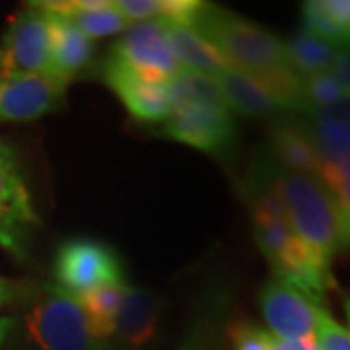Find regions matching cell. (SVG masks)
<instances>
[{"label": "cell", "instance_id": "1", "mask_svg": "<svg viewBox=\"0 0 350 350\" xmlns=\"http://www.w3.org/2000/svg\"><path fill=\"white\" fill-rule=\"evenodd\" d=\"M187 25L199 33L226 66L261 82L284 113L304 109L301 78L290 68L284 41L275 33L206 2H199Z\"/></svg>", "mask_w": 350, "mask_h": 350}, {"label": "cell", "instance_id": "2", "mask_svg": "<svg viewBox=\"0 0 350 350\" xmlns=\"http://www.w3.org/2000/svg\"><path fill=\"white\" fill-rule=\"evenodd\" d=\"M250 177L259 179L275 191L280 199L290 228L310 250L331 265L340 247L337 200L325 183L313 175L290 172L276 162L269 152H262L251 165Z\"/></svg>", "mask_w": 350, "mask_h": 350}, {"label": "cell", "instance_id": "3", "mask_svg": "<svg viewBox=\"0 0 350 350\" xmlns=\"http://www.w3.org/2000/svg\"><path fill=\"white\" fill-rule=\"evenodd\" d=\"M24 310L14 329L27 350H90L94 338L80 300L55 282L22 288Z\"/></svg>", "mask_w": 350, "mask_h": 350}, {"label": "cell", "instance_id": "4", "mask_svg": "<svg viewBox=\"0 0 350 350\" xmlns=\"http://www.w3.org/2000/svg\"><path fill=\"white\" fill-rule=\"evenodd\" d=\"M255 243L273 267L275 278L288 282L321 304L331 278V265L321 261L288 222L271 218H253Z\"/></svg>", "mask_w": 350, "mask_h": 350}, {"label": "cell", "instance_id": "5", "mask_svg": "<svg viewBox=\"0 0 350 350\" xmlns=\"http://www.w3.org/2000/svg\"><path fill=\"white\" fill-rule=\"evenodd\" d=\"M55 284L78 300L103 286L125 284V271L119 253L98 239H68L57 250Z\"/></svg>", "mask_w": 350, "mask_h": 350}, {"label": "cell", "instance_id": "6", "mask_svg": "<svg viewBox=\"0 0 350 350\" xmlns=\"http://www.w3.org/2000/svg\"><path fill=\"white\" fill-rule=\"evenodd\" d=\"M51 66L49 16L36 2L14 16L0 39V78L47 75Z\"/></svg>", "mask_w": 350, "mask_h": 350}, {"label": "cell", "instance_id": "7", "mask_svg": "<svg viewBox=\"0 0 350 350\" xmlns=\"http://www.w3.org/2000/svg\"><path fill=\"white\" fill-rule=\"evenodd\" d=\"M39 218L16 156L0 140V247L16 259H25V250Z\"/></svg>", "mask_w": 350, "mask_h": 350}, {"label": "cell", "instance_id": "8", "mask_svg": "<svg viewBox=\"0 0 350 350\" xmlns=\"http://www.w3.org/2000/svg\"><path fill=\"white\" fill-rule=\"evenodd\" d=\"M111 57L156 82H170L181 72V66L170 47L162 18L131 25L115 43Z\"/></svg>", "mask_w": 350, "mask_h": 350}, {"label": "cell", "instance_id": "9", "mask_svg": "<svg viewBox=\"0 0 350 350\" xmlns=\"http://www.w3.org/2000/svg\"><path fill=\"white\" fill-rule=\"evenodd\" d=\"M232 111L214 105H177L163 121V137L211 154H222L236 140Z\"/></svg>", "mask_w": 350, "mask_h": 350}, {"label": "cell", "instance_id": "10", "mask_svg": "<svg viewBox=\"0 0 350 350\" xmlns=\"http://www.w3.org/2000/svg\"><path fill=\"white\" fill-rule=\"evenodd\" d=\"M259 306L271 335L280 340H312L315 338L321 306L296 286L271 280L259 296Z\"/></svg>", "mask_w": 350, "mask_h": 350}, {"label": "cell", "instance_id": "11", "mask_svg": "<svg viewBox=\"0 0 350 350\" xmlns=\"http://www.w3.org/2000/svg\"><path fill=\"white\" fill-rule=\"evenodd\" d=\"M66 86L47 75L0 78V123L36 121L63 105Z\"/></svg>", "mask_w": 350, "mask_h": 350}, {"label": "cell", "instance_id": "12", "mask_svg": "<svg viewBox=\"0 0 350 350\" xmlns=\"http://www.w3.org/2000/svg\"><path fill=\"white\" fill-rule=\"evenodd\" d=\"M103 80L137 121L163 123L174 111L167 82L144 78L111 55L103 64Z\"/></svg>", "mask_w": 350, "mask_h": 350}, {"label": "cell", "instance_id": "13", "mask_svg": "<svg viewBox=\"0 0 350 350\" xmlns=\"http://www.w3.org/2000/svg\"><path fill=\"white\" fill-rule=\"evenodd\" d=\"M304 135L310 138L323 165L350 156V98L333 107H308L292 113Z\"/></svg>", "mask_w": 350, "mask_h": 350}, {"label": "cell", "instance_id": "14", "mask_svg": "<svg viewBox=\"0 0 350 350\" xmlns=\"http://www.w3.org/2000/svg\"><path fill=\"white\" fill-rule=\"evenodd\" d=\"M160 327V300L146 288H123V300L113 323V335L126 349H142Z\"/></svg>", "mask_w": 350, "mask_h": 350}, {"label": "cell", "instance_id": "15", "mask_svg": "<svg viewBox=\"0 0 350 350\" xmlns=\"http://www.w3.org/2000/svg\"><path fill=\"white\" fill-rule=\"evenodd\" d=\"M43 10V8H41ZM51 25L49 76L68 86L76 76L84 72L94 57V39L82 33L75 24L57 14L47 12Z\"/></svg>", "mask_w": 350, "mask_h": 350}, {"label": "cell", "instance_id": "16", "mask_svg": "<svg viewBox=\"0 0 350 350\" xmlns=\"http://www.w3.org/2000/svg\"><path fill=\"white\" fill-rule=\"evenodd\" d=\"M36 4L45 12L57 14L68 20L90 39L117 36L133 25L113 6V2L76 0V2H36Z\"/></svg>", "mask_w": 350, "mask_h": 350}, {"label": "cell", "instance_id": "17", "mask_svg": "<svg viewBox=\"0 0 350 350\" xmlns=\"http://www.w3.org/2000/svg\"><path fill=\"white\" fill-rule=\"evenodd\" d=\"M214 80L232 113H239L251 119H271L278 113H284L278 101L253 76L226 66Z\"/></svg>", "mask_w": 350, "mask_h": 350}, {"label": "cell", "instance_id": "18", "mask_svg": "<svg viewBox=\"0 0 350 350\" xmlns=\"http://www.w3.org/2000/svg\"><path fill=\"white\" fill-rule=\"evenodd\" d=\"M269 154L290 172L319 177L323 167V162L317 156L310 138L304 135V131L294 121L292 115L280 119L271 129Z\"/></svg>", "mask_w": 350, "mask_h": 350}, {"label": "cell", "instance_id": "19", "mask_svg": "<svg viewBox=\"0 0 350 350\" xmlns=\"http://www.w3.org/2000/svg\"><path fill=\"white\" fill-rule=\"evenodd\" d=\"M162 22L167 33L170 47L174 51L181 70L197 72L208 78H216L224 70V61L202 41L197 31H193L189 25L167 20V18H162Z\"/></svg>", "mask_w": 350, "mask_h": 350}, {"label": "cell", "instance_id": "20", "mask_svg": "<svg viewBox=\"0 0 350 350\" xmlns=\"http://www.w3.org/2000/svg\"><path fill=\"white\" fill-rule=\"evenodd\" d=\"M301 16L306 31L338 51L350 47V0H310Z\"/></svg>", "mask_w": 350, "mask_h": 350}, {"label": "cell", "instance_id": "21", "mask_svg": "<svg viewBox=\"0 0 350 350\" xmlns=\"http://www.w3.org/2000/svg\"><path fill=\"white\" fill-rule=\"evenodd\" d=\"M286 61L290 68L304 78L331 72L337 63L338 49L325 43L323 39L315 38L313 33L301 29L300 33H294L284 41Z\"/></svg>", "mask_w": 350, "mask_h": 350}, {"label": "cell", "instance_id": "22", "mask_svg": "<svg viewBox=\"0 0 350 350\" xmlns=\"http://www.w3.org/2000/svg\"><path fill=\"white\" fill-rule=\"evenodd\" d=\"M224 313V294L218 292L213 296H206L199 304L193 323L175 350H222Z\"/></svg>", "mask_w": 350, "mask_h": 350}, {"label": "cell", "instance_id": "23", "mask_svg": "<svg viewBox=\"0 0 350 350\" xmlns=\"http://www.w3.org/2000/svg\"><path fill=\"white\" fill-rule=\"evenodd\" d=\"M123 288L125 284L103 286L80 298L96 340H107L113 335V323L123 300Z\"/></svg>", "mask_w": 350, "mask_h": 350}, {"label": "cell", "instance_id": "24", "mask_svg": "<svg viewBox=\"0 0 350 350\" xmlns=\"http://www.w3.org/2000/svg\"><path fill=\"white\" fill-rule=\"evenodd\" d=\"M167 86H170L174 107L193 103V105H214V107L228 109L224 98L220 94V88L214 78L181 70L174 80L167 82Z\"/></svg>", "mask_w": 350, "mask_h": 350}, {"label": "cell", "instance_id": "25", "mask_svg": "<svg viewBox=\"0 0 350 350\" xmlns=\"http://www.w3.org/2000/svg\"><path fill=\"white\" fill-rule=\"evenodd\" d=\"M304 90V109L308 107H333L345 100H349V92L342 88L333 72H321V75L310 76L301 80ZM301 109V111H304Z\"/></svg>", "mask_w": 350, "mask_h": 350}, {"label": "cell", "instance_id": "26", "mask_svg": "<svg viewBox=\"0 0 350 350\" xmlns=\"http://www.w3.org/2000/svg\"><path fill=\"white\" fill-rule=\"evenodd\" d=\"M319 179L325 183L338 208H350V156L337 163H329L321 167Z\"/></svg>", "mask_w": 350, "mask_h": 350}, {"label": "cell", "instance_id": "27", "mask_svg": "<svg viewBox=\"0 0 350 350\" xmlns=\"http://www.w3.org/2000/svg\"><path fill=\"white\" fill-rule=\"evenodd\" d=\"M228 335L232 340V350H273L276 340L269 331L250 321L232 325Z\"/></svg>", "mask_w": 350, "mask_h": 350}, {"label": "cell", "instance_id": "28", "mask_svg": "<svg viewBox=\"0 0 350 350\" xmlns=\"http://www.w3.org/2000/svg\"><path fill=\"white\" fill-rule=\"evenodd\" d=\"M315 342L319 350H350V331L327 313L321 308L317 317V329H315Z\"/></svg>", "mask_w": 350, "mask_h": 350}, {"label": "cell", "instance_id": "29", "mask_svg": "<svg viewBox=\"0 0 350 350\" xmlns=\"http://www.w3.org/2000/svg\"><path fill=\"white\" fill-rule=\"evenodd\" d=\"M113 6L123 14L131 24L162 18L165 12L163 0H113Z\"/></svg>", "mask_w": 350, "mask_h": 350}, {"label": "cell", "instance_id": "30", "mask_svg": "<svg viewBox=\"0 0 350 350\" xmlns=\"http://www.w3.org/2000/svg\"><path fill=\"white\" fill-rule=\"evenodd\" d=\"M333 76L342 84V88L349 92L350 96V47L338 51L337 63L333 66Z\"/></svg>", "mask_w": 350, "mask_h": 350}, {"label": "cell", "instance_id": "31", "mask_svg": "<svg viewBox=\"0 0 350 350\" xmlns=\"http://www.w3.org/2000/svg\"><path fill=\"white\" fill-rule=\"evenodd\" d=\"M273 350H319L315 338L312 340H280L276 338Z\"/></svg>", "mask_w": 350, "mask_h": 350}, {"label": "cell", "instance_id": "32", "mask_svg": "<svg viewBox=\"0 0 350 350\" xmlns=\"http://www.w3.org/2000/svg\"><path fill=\"white\" fill-rule=\"evenodd\" d=\"M18 292H20V284H16L12 280L0 276V308L16 300Z\"/></svg>", "mask_w": 350, "mask_h": 350}, {"label": "cell", "instance_id": "33", "mask_svg": "<svg viewBox=\"0 0 350 350\" xmlns=\"http://www.w3.org/2000/svg\"><path fill=\"white\" fill-rule=\"evenodd\" d=\"M338 236L340 247H350V208H342L338 214Z\"/></svg>", "mask_w": 350, "mask_h": 350}, {"label": "cell", "instance_id": "34", "mask_svg": "<svg viewBox=\"0 0 350 350\" xmlns=\"http://www.w3.org/2000/svg\"><path fill=\"white\" fill-rule=\"evenodd\" d=\"M14 327V317H0V349L8 342Z\"/></svg>", "mask_w": 350, "mask_h": 350}, {"label": "cell", "instance_id": "35", "mask_svg": "<svg viewBox=\"0 0 350 350\" xmlns=\"http://www.w3.org/2000/svg\"><path fill=\"white\" fill-rule=\"evenodd\" d=\"M90 350H123V349L113 347L111 342H107V340H98V342H94V347H92Z\"/></svg>", "mask_w": 350, "mask_h": 350}, {"label": "cell", "instance_id": "36", "mask_svg": "<svg viewBox=\"0 0 350 350\" xmlns=\"http://www.w3.org/2000/svg\"><path fill=\"white\" fill-rule=\"evenodd\" d=\"M345 310H347V317H349V323H350V298L345 301Z\"/></svg>", "mask_w": 350, "mask_h": 350}]
</instances>
